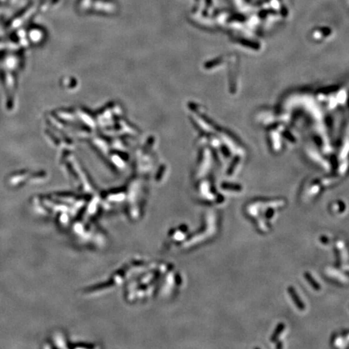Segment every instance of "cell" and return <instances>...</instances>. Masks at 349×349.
Listing matches in <instances>:
<instances>
[{"mask_svg":"<svg viewBox=\"0 0 349 349\" xmlns=\"http://www.w3.org/2000/svg\"><path fill=\"white\" fill-rule=\"evenodd\" d=\"M289 293H290V294L292 295V297H293V300H294V302H295V303H296L297 306H298V307L301 309V310H302L303 308H305L304 305H303V304H302V302H301V301L299 300L298 297L297 296V294H296V293H295L294 289H293V288H289Z\"/></svg>","mask_w":349,"mask_h":349,"instance_id":"cell-1","label":"cell"},{"mask_svg":"<svg viewBox=\"0 0 349 349\" xmlns=\"http://www.w3.org/2000/svg\"><path fill=\"white\" fill-rule=\"evenodd\" d=\"M305 276H306L307 281H308L309 282H310V284L312 285V286L314 287V289H319L320 287H319V285H318V283H316L315 281H314V280L312 279V277H311V276L309 275L308 273H306V274H305Z\"/></svg>","mask_w":349,"mask_h":349,"instance_id":"cell-2","label":"cell"},{"mask_svg":"<svg viewBox=\"0 0 349 349\" xmlns=\"http://www.w3.org/2000/svg\"><path fill=\"white\" fill-rule=\"evenodd\" d=\"M283 328H284V325H283V324H281V325H280V326L278 327H277V331H276V332H275V333H274V334H273V336H272V340H274V339H275V338H276V337H277V336H278V335H279V334L281 333V332H282Z\"/></svg>","mask_w":349,"mask_h":349,"instance_id":"cell-3","label":"cell"}]
</instances>
